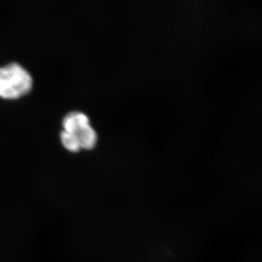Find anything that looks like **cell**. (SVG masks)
I'll return each mask as SVG.
<instances>
[{"label": "cell", "instance_id": "cell-2", "mask_svg": "<svg viewBox=\"0 0 262 262\" xmlns=\"http://www.w3.org/2000/svg\"><path fill=\"white\" fill-rule=\"evenodd\" d=\"M62 127L67 133L75 137L80 149L91 150L97 143V134L91 126L89 117L81 112L68 114L62 120Z\"/></svg>", "mask_w": 262, "mask_h": 262}, {"label": "cell", "instance_id": "cell-1", "mask_svg": "<svg viewBox=\"0 0 262 262\" xmlns=\"http://www.w3.org/2000/svg\"><path fill=\"white\" fill-rule=\"evenodd\" d=\"M33 87V78L28 71L20 64H7L0 67V97L15 100L26 96Z\"/></svg>", "mask_w": 262, "mask_h": 262}]
</instances>
